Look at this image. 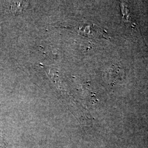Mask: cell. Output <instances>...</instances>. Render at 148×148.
<instances>
[]
</instances>
